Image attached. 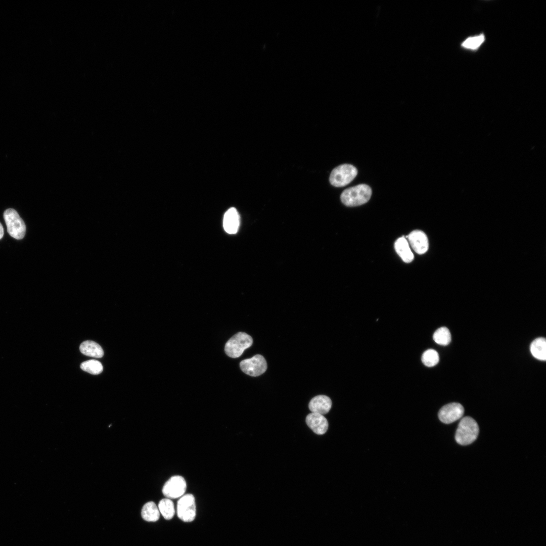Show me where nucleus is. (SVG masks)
I'll return each mask as SVG.
<instances>
[{
	"mask_svg": "<svg viewBox=\"0 0 546 546\" xmlns=\"http://www.w3.org/2000/svg\"><path fill=\"white\" fill-rule=\"evenodd\" d=\"M372 189L367 185L359 184L343 191L341 201L347 206H357L367 203L372 195Z\"/></svg>",
	"mask_w": 546,
	"mask_h": 546,
	"instance_id": "1",
	"label": "nucleus"
},
{
	"mask_svg": "<svg viewBox=\"0 0 546 546\" xmlns=\"http://www.w3.org/2000/svg\"><path fill=\"white\" fill-rule=\"evenodd\" d=\"M479 434L477 422L470 417H465L460 422L455 435L458 443L466 445L473 442Z\"/></svg>",
	"mask_w": 546,
	"mask_h": 546,
	"instance_id": "2",
	"label": "nucleus"
},
{
	"mask_svg": "<svg viewBox=\"0 0 546 546\" xmlns=\"http://www.w3.org/2000/svg\"><path fill=\"white\" fill-rule=\"evenodd\" d=\"M253 343L252 338L244 332H238L232 336L226 343L224 351L232 358L240 356L244 351Z\"/></svg>",
	"mask_w": 546,
	"mask_h": 546,
	"instance_id": "3",
	"label": "nucleus"
},
{
	"mask_svg": "<svg viewBox=\"0 0 546 546\" xmlns=\"http://www.w3.org/2000/svg\"><path fill=\"white\" fill-rule=\"evenodd\" d=\"M357 170L353 165L343 164L334 168L329 177L330 184L336 187H342L349 184L356 177Z\"/></svg>",
	"mask_w": 546,
	"mask_h": 546,
	"instance_id": "4",
	"label": "nucleus"
},
{
	"mask_svg": "<svg viewBox=\"0 0 546 546\" xmlns=\"http://www.w3.org/2000/svg\"><path fill=\"white\" fill-rule=\"evenodd\" d=\"M4 218L9 235L17 240L23 239L25 235L26 226L18 212L12 208L7 209L4 213Z\"/></svg>",
	"mask_w": 546,
	"mask_h": 546,
	"instance_id": "5",
	"label": "nucleus"
},
{
	"mask_svg": "<svg viewBox=\"0 0 546 546\" xmlns=\"http://www.w3.org/2000/svg\"><path fill=\"white\" fill-rule=\"evenodd\" d=\"M195 499L192 494L183 495L177 503V515L184 522H192L196 517Z\"/></svg>",
	"mask_w": 546,
	"mask_h": 546,
	"instance_id": "6",
	"label": "nucleus"
},
{
	"mask_svg": "<svg viewBox=\"0 0 546 546\" xmlns=\"http://www.w3.org/2000/svg\"><path fill=\"white\" fill-rule=\"evenodd\" d=\"M186 489L187 483L185 478L180 475H174L165 483L162 492L168 498H176L182 496Z\"/></svg>",
	"mask_w": 546,
	"mask_h": 546,
	"instance_id": "7",
	"label": "nucleus"
},
{
	"mask_svg": "<svg viewBox=\"0 0 546 546\" xmlns=\"http://www.w3.org/2000/svg\"><path fill=\"white\" fill-rule=\"evenodd\" d=\"M240 367L244 373L253 377L263 374L267 369V363L264 357L256 354L250 358L242 360Z\"/></svg>",
	"mask_w": 546,
	"mask_h": 546,
	"instance_id": "8",
	"label": "nucleus"
},
{
	"mask_svg": "<svg viewBox=\"0 0 546 546\" xmlns=\"http://www.w3.org/2000/svg\"><path fill=\"white\" fill-rule=\"evenodd\" d=\"M464 413L462 404L452 402L442 406L438 412V418L443 423L450 424L461 419Z\"/></svg>",
	"mask_w": 546,
	"mask_h": 546,
	"instance_id": "9",
	"label": "nucleus"
},
{
	"mask_svg": "<svg viewBox=\"0 0 546 546\" xmlns=\"http://www.w3.org/2000/svg\"><path fill=\"white\" fill-rule=\"evenodd\" d=\"M414 250L419 254H423L428 249L429 243L426 235L422 231H412L407 237Z\"/></svg>",
	"mask_w": 546,
	"mask_h": 546,
	"instance_id": "10",
	"label": "nucleus"
},
{
	"mask_svg": "<svg viewBox=\"0 0 546 546\" xmlns=\"http://www.w3.org/2000/svg\"><path fill=\"white\" fill-rule=\"evenodd\" d=\"M306 423L307 426L318 435L325 434L328 429V422L324 415L311 413L306 418Z\"/></svg>",
	"mask_w": 546,
	"mask_h": 546,
	"instance_id": "11",
	"label": "nucleus"
},
{
	"mask_svg": "<svg viewBox=\"0 0 546 546\" xmlns=\"http://www.w3.org/2000/svg\"><path fill=\"white\" fill-rule=\"evenodd\" d=\"M332 407V401L330 397L324 395H317L310 401L308 407L311 413L322 415L327 414Z\"/></svg>",
	"mask_w": 546,
	"mask_h": 546,
	"instance_id": "12",
	"label": "nucleus"
},
{
	"mask_svg": "<svg viewBox=\"0 0 546 546\" xmlns=\"http://www.w3.org/2000/svg\"><path fill=\"white\" fill-rule=\"evenodd\" d=\"M240 217L237 209L234 207L229 209L225 213L223 219V226L225 231L230 234H235L238 230Z\"/></svg>",
	"mask_w": 546,
	"mask_h": 546,
	"instance_id": "13",
	"label": "nucleus"
},
{
	"mask_svg": "<svg viewBox=\"0 0 546 546\" xmlns=\"http://www.w3.org/2000/svg\"><path fill=\"white\" fill-rule=\"evenodd\" d=\"M394 248L402 260L406 262H412L414 258V254L412 252L409 244L406 239L402 237L399 238L394 243Z\"/></svg>",
	"mask_w": 546,
	"mask_h": 546,
	"instance_id": "14",
	"label": "nucleus"
},
{
	"mask_svg": "<svg viewBox=\"0 0 546 546\" xmlns=\"http://www.w3.org/2000/svg\"><path fill=\"white\" fill-rule=\"evenodd\" d=\"M80 352L84 355L101 358L104 355V351L101 346L97 343L90 340L83 342L79 346Z\"/></svg>",
	"mask_w": 546,
	"mask_h": 546,
	"instance_id": "15",
	"label": "nucleus"
},
{
	"mask_svg": "<svg viewBox=\"0 0 546 546\" xmlns=\"http://www.w3.org/2000/svg\"><path fill=\"white\" fill-rule=\"evenodd\" d=\"M531 353L533 357L540 360L546 359V341L545 339L539 337L534 340L530 347Z\"/></svg>",
	"mask_w": 546,
	"mask_h": 546,
	"instance_id": "16",
	"label": "nucleus"
},
{
	"mask_svg": "<svg viewBox=\"0 0 546 546\" xmlns=\"http://www.w3.org/2000/svg\"><path fill=\"white\" fill-rule=\"evenodd\" d=\"M141 515L145 521L155 522L159 519L160 512L155 503L149 502L143 507Z\"/></svg>",
	"mask_w": 546,
	"mask_h": 546,
	"instance_id": "17",
	"label": "nucleus"
},
{
	"mask_svg": "<svg viewBox=\"0 0 546 546\" xmlns=\"http://www.w3.org/2000/svg\"><path fill=\"white\" fill-rule=\"evenodd\" d=\"M158 507L160 513L165 519L170 520L173 518L175 509L173 503L170 499H162L159 502Z\"/></svg>",
	"mask_w": 546,
	"mask_h": 546,
	"instance_id": "18",
	"label": "nucleus"
},
{
	"mask_svg": "<svg viewBox=\"0 0 546 546\" xmlns=\"http://www.w3.org/2000/svg\"><path fill=\"white\" fill-rule=\"evenodd\" d=\"M433 338L437 344L445 346L449 344L451 341V334L446 327H442L435 331Z\"/></svg>",
	"mask_w": 546,
	"mask_h": 546,
	"instance_id": "19",
	"label": "nucleus"
},
{
	"mask_svg": "<svg viewBox=\"0 0 546 546\" xmlns=\"http://www.w3.org/2000/svg\"><path fill=\"white\" fill-rule=\"evenodd\" d=\"M80 368L83 371L93 375H98L103 371L102 363L95 359H90L83 362L80 365Z\"/></svg>",
	"mask_w": 546,
	"mask_h": 546,
	"instance_id": "20",
	"label": "nucleus"
},
{
	"mask_svg": "<svg viewBox=\"0 0 546 546\" xmlns=\"http://www.w3.org/2000/svg\"><path fill=\"white\" fill-rule=\"evenodd\" d=\"M439 360L438 352L432 349L426 350L422 356V361L424 365L432 367L436 365Z\"/></svg>",
	"mask_w": 546,
	"mask_h": 546,
	"instance_id": "21",
	"label": "nucleus"
},
{
	"mask_svg": "<svg viewBox=\"0 0 546 546\" xmlns=\"http://www.w3.org/2000/svg\"><path fill=\"white\" fill-rule=\"evenodd\" d=\"M484 39L485 37L483 34L470 37L462 43V46L466 49L475 50L481 46Z\"/></svg>",
	"mask_w": 546,
	"mask_h": 546,
	"instance_id": "22",
	"label": "nucleus"
},
{
	"mask_svg": "<svg viewBox=\"0 0 546 546\" xmlns=\"http://www.w3.org/2000/svg\"><path fill=\"white\" fill-rule=\"evenodd\" d=\"M4 236V229L2 224L0 223V240L3 238Z\"/></svg>",
	"mask_w": 546,
	"mask_h": 546,
	"instance_id": "23",
	"label": "nucleus"
}]
</instances>
